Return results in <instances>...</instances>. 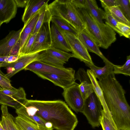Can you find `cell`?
<instances>
[{"label": "cell", "mask_w": 130, "mask_h": 130, "mask_svg": "<svg viewBox=\"0 0 130 130\" xmlns=\"http://www.w3.org/2000/svg\"><path fill=\"white\" fill-rule=\"evenodd\" d=\"M23 106L27 111L51 123L56 130H74L78 123L75 115L65 102L61 100L27 99Z\"/></svg>", "instance_id": "obj_1"}, {"label": "cell", "mask_w": 130, "mask_h": 130, "mask_svg": "<svg viewBox=\"0 0 130 130\" xmlns=\"http://www.w3.org/2000/svg\"><path fill=\"white\" fill-rule=\"evenodd\" d=\"M104 99L118 130H130V107L125 92L113 73L98 81Z\"/></svg>", "instance_id": "obj_2"}, {"label": "cell", "mask_w": 130, "mask_h": 130, "mask_svg": "<svg viewBox=\"0 0 130 130\" xmlns=\"http://www.w3.org/2000/svg\"><path fill=\"white\" fill-rule=\"evenodd\" d=\"M86 28L99 47L108 49L116 40L115 32L108 25L99 22L86 10L79 9Z\"/></svg>", "instance_id": "obj_3"}, {"label": "cell", "mask_w": 130, "mask_h": 130, "mask_svg": "<svg viewBox=\"0 0 130 130\" xmlns=\"http://www.w3.org/2000/svg\"><path fill=\"white\" fill-rule=\"evenodd\" d=\"M52 16L63 19L79 32L86 28V24L79 9L71 0H56L48 5Z\"/></svg>", "instance_id": "obj_4"}, {"label": "cell", "mask_w": 130, "mask_h": 130, "mask_svg": "<svg viewBox=\"0 0 130 130\" xmlns=\"http://www.w3.org/2000/svg\"><path fill=\"white\" fill-rule=\"evenodd\" d=\"M102 108L100 101L94 92L85 100L81 113L85 116L89 123L93 128L100 126V119Z\"/></svg>", "instance_id": "obj_5"}, {"label": "cell", "mask_w": 130, "mask_h": 130, "mask_svg": "<svg viewBox=\"0 0 130 130\" xmlns=\"http://www.w3.org/2000/svg\"><path fill=\"white\" fill-rule=\"evenodd\" d=\"M62 95L69 107L76 113L81 112L85 100L83 98L79 84L76 83L63 89Z\"/></svg>", "instance_id": "obj_6"}, {"label": "cell", "mask_w": 130, "mask_h": 130, "mask_svg": "<svg viewBox=\"0 0 130 130\" xmlns=\"http://www.w3.org/2000/svg\"><path fill=\"white\" fill-rule=\"evenodd\" d=\"M24 69L33 72L36 71L54 73L68 78H75V71L72 68L58 67L37 61L31 63Z\"/></svg>", "instance_id": "obj_7"}, {"label": "cell", "mask_w": 130, "mask_h": 130, "mask_svg": "<svg viewBox=\"0 0 130 130\" xmlns=\"http://www.w3.org/2000/svg\"><path fill=\"white\" fill-rule=\"evenodd\" d=\"M71 48L73 57L83 62L94 63L85 46L77 36L63 32Z\"/></svg>", "instance_id": "obj_8"}, {"label": "cell", "mask_w": 130, "mask_h": 130, "mask_svg": "<svg viewBox=\"0 0 130 130\" xmlns=\"http://www.w3.org/2000/svg\"><path fill=\"white\" fill-rule=\"evenodd\" d=\"M50 23H44L37 33L30 54L39 53L51 47Z\"/></svg>", "instance_id": "obj_9"}, {"label": "cell", "mask_w": 130, "mask_h": 130, "mask_svg": "<svg viewBox=\"0 0 130 130\" xmlns=\"http://www.w3.org/2000/svg\"><path fill=\"white\" fill-rule=\"evenodd\" d=\"M39 53L24 55L19 56L15 62L8 63L6 66V76L10 79L21 71L24 69L29 64L37 59Z\"/></svg>", "instance_id": "obj_10"}, {"label": "cell", "mask_w": 130, "mask_h": 130, "mask_svg": "<svg viewBox=\"0 0 130 130\" xmlns=\"http://www.w3.org/2000/svg\"><path fill=\"white\" fill-rule=\"evenodd\" d=\"M18 116L44 130H53L52 124L44 121L35 114L27 111L22 106L16 109Z\"/></svg>", "instance_id": "obj_11"}, {"label": "cell", "mask_w": 130, "mask_h": 130, "mask_svg": "<svg viewBox=\"0 0 130 130\" xmlns=\"http://www.w3.org/2000/svg\"><path fill=\"white\" fill-rule=\"evenodd\" d=\"M77 37L85 46L88 52L96 54L103 60L104 63L109 61L101 52L99 47L86 28L78 32Z\"/></svg>", "instance_id": "obj_12"}, {"label": "cell", "mask_w": 130, "mask_h": 130, "mask_svg": "<svg viewBox=\"0 0 130 130\" xmlns=\"http://www.w3.org/2000/svg\"><path fill=\"white\" fill-rule=\"evenodd\" d=\"M17 7L14 0H0V23H8L15 17Z\"/></svg>", "instance_id": "obj_13"}, {"label": "cell", "mask_w": 130, "mask_h": 130, "mask_svg": "<svg viewBox=\"0 0 130 130\" xmlns=\"http://www.w3.org/2000/svg\"><path fill=\"white\" fill-rule=\"evenodd\" d=\"M75 80L77 79L80 82V84H79V87L84 100L94 92L91 80L87 72L84 69H79L75 74Z\"/></svg>", "instance_id": "obj_14"}, {"label": "cell", "mask_w": 130, "mask_h": 130, "mask_svg": "<svg viewBox=\"0 0 130 130\" xmlns=\"http://www.w3.org/2000/svg\"><path fill=\"white\" fill-rule=\"evenodd\" d=\"M50 30L51 47L67 52H71V48L63 33L53 23Z\"/></svg>", "instance_id": "obj_15"}, {"label": "cell", "mask_w": 130, "mask_h": 130, "mask_svg": "<svg viewBox=\"0 0 130 130\" xmlns=\"http://www.w3.org/2000/svg\"><path fill=\"white\" fill-rule=\"evenodd\" d=\"M33 72L40 77L51 81L63 89L75 83V78H68L54 73L36 71Z\"/></svg>", "instance_id": "obj_16"}, {"label": "cell", "mask_w": 130, "mask_h": 130, "mask_svg": "<svg viewBox=\"0 0 130 130\" xmlns=\"http://www.w3.org/2000/svg\"><path fill=\"white\" fill-rule=\"evenodd\" d=\"M23 28L18 31L12 30L0 41V56H9L11 50L20 39Z\"/></svg>", "instance_id": "obj_17"}, {"label": "cell", "mask_w": 130, "mask_h": 130, "mask_svg": "<svg viewBox=\"0 0 130 130\" xmlns=\"http://www.w3.org/2000/svg\"><path fill=\"white\" fill-rule=\"evenodd\" d=\"M49 0H28L22 18L24 24L40 9L48 4Z\"/></svg>", "instance_id": "obj_18"}, {"label": "cell", "mask_w": 130, "mask_h": 130, "mask_svg": "<svg viewBox=\"0 0 130 130\" xmlns=\"http://www.w3.org/2000/svg\"><path fill=\"white\" fill-rule=\"evenodd\" d=\"M84 63L92 71L96 78H98L99 81L105 79L113 73L114 64L109 61L105 63V66L102 67H97L94 63L90 62Z\"/></svg>", "instance_id": "obj_19"}, {"label": "cell", "mask_w": 130, "mask_h": 130, "mask_svg": "<svg viewBox=\"0 0 130 130\" xmlns=\"http://www.w3.org/2000/svg\"><path fill=\"white\" fill-rule=\"evenodd\" d=\"M39 11L24 24L23 27L20 37V50L28 38L33 33L39 16Z\"/></svg>", "instance_id": "obj_20"}, {"label": "cell", "mask_w": 130, "mask_h": 130, "mask_svg": "<svg viewBox=\"0 0 130 130\" xmlns=\"http://www.w3.org/2000/svg\"><path fill=\"white\" fill-rule=\"evenodd\" d=\"M86 72L92 83L94 92L101 103L103 111L105 113H109L110 112L106 103L103 91L99 84L98 81L91 70L88 69Z\"/></svg>", "instance_id": "obj_21"}, {"label": "cell", "mask_w": 130, "mask_h": 130, "mask_svg": "<svg viewBox=\"0 0 130 130\" xmlns=\"http://www.w3.org/2000/svg\"><path fill=\"white\" fill-rule=\"evenodd\" d=\"M86 10L99 22L103 23V20L105 19V11L99 7L95 0H86Z\"/></svg>", "instance_id": "obj_22"}, {"label": "cell", "mask_w": 130, "mask_h": 130, "mask_svg": "<svg viewBox=\"0 0 130 130\" xmlns=\"http://www.w3.org/2000/svg\"><path fill=\"white\" fill-rule=\"evenodd\" d=\"M1 124L4 130H17L14 118L8 112L7 106L2 105Z\"/></svg>", "instance_id": "obj_23"}, {"label": "cell", "mask_w": 130, "mask_h": 130, "mask_svg": "<svg viewBox=\"0 0 130 130\" xmlns=\"http://www.w3.org/2000/svg\"><path fill=\"white\" fill-rule=\"evenodd\" d=\"M51 22L63 32L69 33L77 36L78 31L67 22L60 18L53 16Z\"/></svg>", "instance_id": "obj_24"}, {"label": "cell", "mask_w": 130, "mask_h": 130, "mask_svg": "<svg viewBox=\"0 0 130 130\" xmlns=\"http://www.w3.org/2000/svg\"><path fill=\"white\" fill-rule=\"evenodd\" d=\"M47 4L42 8L39 11V16L32 34L38 32L42 25L44 23L50 22L52 15Z\"/></svg>", "instance_id": "obj_25"}, {"label": "cell", "mask_w": 130, "mask_h": 130, "mask_svg": "<svg viewBox=\"0 0 130 130\" xmlns=\"http://www.w3.org/2000/svg\"><path fill=\"white\" fill-rule=\"evenodd\" d=\"M37 61L46 64L61 68H64V63L47 53L45 51L39 53Z\"/></svg>", "instance_id": "obj_26"}, {"label": "cell", "mask_w": 130, "mask_h": 130, "mask_svg": "<svg viewBox=\"0 0 130 130\" xmlns=\"http://www.w3.org/2000/svg\"><path fill=\"white\" fill-rule=\"evenodd\" d=\"M45 51L49 55L64 63L68 62L70 58L73 57V55L72 53L52 47Z\"/></svg>", "instance_id": "obj_27"}, {"label": "cell", "mask_w": 130, "mask_h": 130, "mask_svg": "<svg viewBox=\"0 0 130 130\" xmlns=\"http://www.w3.org/2000/svg\"><path fill=\"white\" fill-rule=\"evenodd\" d=\"M0 92L11 96L15 100L26 99L25 91L21 87L18 89H0Z\"/></svg>", "instance_id": "obj_28"}, {"label": "cell", "mask_w": 130, "mask_h": 130, "mask_svg": "<svg viewBox=\"0 0 130 130\" xmlns=\"http://www.w3.org/2000/svg\"><path fill=\"white\" fill-rule=\"evenodd\" d=\"M15 126L19 130H44L18 116L14 119Z\"/></svg>", "instance_id": "obj_29"}, {"label": "cell", "mask_w": 130, "mask_h": 130, "mask_svg": "<svg viewBox=\"0 0 130 130\" xmlns=\"http://www.w3.org/2000/svg\"><path fill=\"white\" fill-rule=\"evenodd\" d=\"M108 9L112 15L118 22L130 26V21L125 16L118 6L111 7Z\"/></svg>", "instance_id": "obj_30"}, {"label": "cell", "mask_w": 130, "mask_h": 130, "mask_svg": "<svg viewBox=\"0 0 130 130\" xmlns=\"http://www.w3.org/2000/svg\"><path fill=\"white\" fill-rule=\"evenodd\" d=\"M104 9L105 13V24L118 33L120 37L123 36L121 32L117 27L118 22L112 15L108 8H105Z\"/></svg>", "instance_id": "obj_31"}, {"label": "cell", "mask_w": 130, "mask_h": 130, "mask_svg": "<svg viewBox=\"0 0 130 130\" xmlns=\"http://www.w3.org/2000/svg\"><path fill=\"white\" fill-rule=\"evenodd\" d=\"M113 73L115 74H122L126 76H130V56L127 57L126 60L122 66L114 64Z\"/></svg>", "instance_id": "obj_32"}, {"label": "cell", "mask_w": 130, "mask_h": 130, "mask_svg": "<svg viewBox=\"0 0 130 130\" xmlns=\"http://www.w3.org/2000/svg\"><path fill=\"white\" fill-rule=\"evenodd\" d=\"M8 63L0 62V86L2 89H14L11 85V80L1 71L2 67H6Z\"/></svg>", "instance_id": "obj_33"}, {"label": "cell", "mask_w": 130, "mask_h": 130, "mask_svg": "<svg viewBox=\"0 0 130 130\" xmlns=\"http://www.w3.org/2000/svg\"><path fill=\"white\" fill-rule=\"evenodd\" d=\"M100 123L103 130H118L113 120L101 115Z\"/></svg>", "instance_id": "obj_34"}, {"label": "cell", "mask_w": 130, "mask_h": 130, "mask_svg": "<svg viewBox=\"0 0 130 130\" xmlns=\"http://www.w3.org/2000/svg\"><path fill=\"white\" fill-rule=\"evenodd\" d=\"M37 33L32 34L29 36L20 50L19 56L30 54Z\"/></svg>", "instance_id": "obj_35"}, {"label": "cell", "mask_w": 130, "mask_h": 130, "mask_svg": "<svg viewBox=\"0 0 130 130\" xmlns=\"http://www.w3.org/2000/svg\"><path fill=\"white\" fill-rule=\"evenodd\" d=\"M118 6L126 18L130 21V0H118Z\"/></svg>", "instance_id": "obj_36"}, {"label": "cell", "mask_w": 130, "mask_h": 130, "mask_svg": "<svg viewBox=\"0 0 130 130\" xmlns=\"http://www.w3.org/2000/svg\"><path fill=\"white\" fill-rule=\"evenodd\" d=\"M27 99H22L12 101H0V104L8 106L16 109L23 105Z\"/></svg>", "instance_id": "obj_37"}, {"label": "cell", "mask_w": 130, "mask_h": 130, "mask_svg": "<svg viewBox=\"0 0 130 130\" xmlns=\"http://www.w3.org/2000/svg\"><path fill=\"white\" fill-rule=\"evenodd\" d=\"M117 28L121 32L123 36L129 39L130 37V26L122 22H118L117 23Z\"/></svg>", "instance_id": "obj_38"}, {"label": "cell", "mask_w": 130, "mask_h": 130, "mask_svg": "<svg viewBox=\"0 0 130 130\" xmlns=\"http://www.w3.org/2000/svg\"><path fill=\"white\" fill-rule=\"evenodd\" d=\"M102 7L104 8L119 5L118 0H100Z\"/></svg>", "instance_id": "obj_39"}, {"label": "cell", "mask_w": 130, "mask_h": 130, "mask_svg": "<svg viewBox=\"0 0 130 130\" xmlns=\"http://www.w3.org/2000/svg\"><path fill=\"white\" fill-rule=\"evenodd\" d=\"M18 57V56H0V62H13L17 60Z\"/></svg>", "instance_id": "obj_40"}, {"label": "cell", "mask_w": 130, "mask_h": 130, "mask_svg": "<svg viewBox=\"0 0 130 130\" xmlns=\"http://www.w3.org/2000/svg\"><path fill=\"white\" fill-rule=\"evenodd\" d=\"M71 1L76 8L79 9H86V0H71Z\"/></svg>", "instance_id": "obj_41"}, {"label": "cell", "mask_w": 130, "mask_h": 130, "mask_svg": "<svg viewBox=\"0 0 130 130\" xmlns=\"http://www.w3.org/2000/svg\"><path fill=\"white\" fill-rule=\"evenodd\" d=\"M20 50V39L14 45L10 53L9 56H19Z\"/></svg>", "instance_id": "obj_42"}, {"label": "cell", "mask_w": 130, "mask_h": 130, "mask_svg": "<svg viewBox=\"0 0 130 130\" xmlns=\"http://www.w3.org/2000/svg\"><path fill=\"white\" fill-rule=\"evenodd\" d=\"M15 100L11 96L0 92V101H12Z\"/></svg>", "instance_id": "obj_43"}, {"label": "cell", "mask_w": 130, "mask_h": 130, "mask_svg": "<svg viewBox=\"0 0 130 130\" xmlns=\"http://www.w3.org/2000/svg\"><path fill=\"white\" fill-rule=\"evenodd\" d=\"M28 0H14L17 7H26Z\"/></svg>", "instance_id": "obj_44"}, {"label": "cell", "mask_w": 130, "mask_h": 130, "mask_svg": "<svg viewBox=\"0 0 130 130\" xmlns=\"http://www.w3.org/2000/svg\"><path fill=\"white\" fill-rule=\"evenodd\" d=\"M0 130H4L3 128V127L1 123V121H0Z\"/></svg>", "instance_id": "obj_45"}, {"label": "cell", "mask_w": 130, "mask_h": 130, "mask_svg": "<svg viewBox=\"0 0 130 130\" xmlns=\"http://www.w3.org/2000/svg\"><path fill=\"white\" fill-rule=\"evenodd\" d=\"M16 129H17V130H19L17 128V127H16Z\"/></svg>", "instance_id": "obj_46"}, {"label": "cell", "mask_w": 130, "mask_h": 130, "mask_svg": "<svg viewBox=\"0 0 130 130\" xmlns=\"http://www.w3.org/2000/svg\"><path fill=\"white\" fill-rule=\"evenodd\" d=\"M2 24H1V23H0V26H1V25H2Z\"/></svg>", "instance_id": "obj_47"}, {"label": "cell", "mask_w": 130, "mask_h": 130, "mask_svg": "<svg viewBox=\"0 0 130 130\" xmlns=\"http://www.w3.org/2000/svg\"><path fill=\"white\" fill-rule=\"evenodd\" d=\"M0 89H1V88L0 87Z\"/></svg>", "instance_id": "obj_48"}]
</instances>
